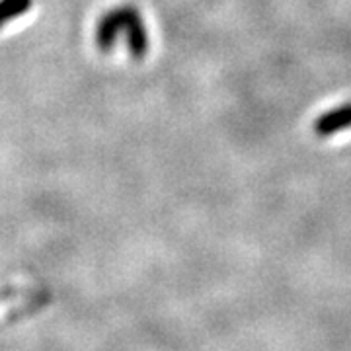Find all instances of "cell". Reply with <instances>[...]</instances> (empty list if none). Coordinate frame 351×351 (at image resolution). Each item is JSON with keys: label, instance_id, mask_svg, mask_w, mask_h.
Masks as SVG:
<instances>
[{"label": "cell", "instance_id": "cell-1", "mask_svg": "<svg viewBox=\"0 0 351 351\" xmlns=\"http://www.w3.org/2000/svg\"><path fill=\"white\" fill-rule=\"evenodd\" d=\"M351 127V101L343 104L339 108H334L330 112L322 113L320 117H316L314 121V133L318 137H332L343 129Z\"/></svg>", "mask_w": 351, "mask_h": 351}]
</instances>
